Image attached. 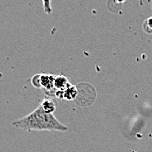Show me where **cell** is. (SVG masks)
<instances>
[{
    "mask_svg": "<svg viewBox=\"0 0 152 152\" xmlns=\"http://www.w3.org/2000/svg\"><path fill=\"white\" fill-rule=\"evenodd\" d=\"M12 125L25 130H67L66 126L61 124L53 114L46 112L41 105L28 115L14 121Z\"/></svg>",
    "mask_w": 152,
    "mask_h": 152,
    "instance_id": "obj_1",
    "label": "cell"
},
{
    "mask_svg": "<svg viewBox=\"0 0 152 152\" xmlns=\"http://www.w3.org/2000/svg\"><path fill=\"white\" fill-rule=\"evenodd\" d=\"M151 18H152V17H151Z\"/></svg>",
    "mask_w": 152,
    "mask_h": 152,
    "instance_id": "obj_9",
    "label": "cell"
},
{
    "mask_svg": "<svg viewBox=\"0 0 152 152\" xmlns=\"http://www.w3.org/2000/svg\"><path fill=\"white\" fill-rule=\"evenodd\" d=\"M67 80L66 78L63 77V76H59V77H55V80H54V87L58 88H66V86H67Z\"/></svg>",
    "mask_w": 152,
    "mask_h": 152,
    "instance_id": "obj_4",
    "label": "cell"
},
{
    "mask_svg": "<svg viewBox=\"0 0 152 152\" xmlns=\"http://www.w3.org/2000/svg\"><path fill=\"white\" fill-rule=\"evenodd\" d=\"M115 3H118V4H122V3H124L126 0H114Z\"/></svg>",
    "mask_w": 152,
    "mask_h": 152,
    "instance_id": "obj_8",
    "label": "cell"
},
{
    "mask_svg": "<svg viewBox=\"0 0 152 152\" xmlns=\"http://www.w3.org/2000/svg\"><path fill=\"white\" fill-rule=\"evenodd\" d=\"M76 95L75 88L74 86L67 85L66 86V90L64 93V97L66 99H74Z\"/></svg>",
    "mask_w": 152,
    "mask_h": 152,
    "instance_id": "obj_5",
    "label": "cell"
},
{
    "mask_svg": "<svg viewBox=\"0 0 152 152\" xmlns=\"http://www.w3.org/2000/svg\"><path fill=\"white\" fill-rule=\"evenodd\" d=\"M43 1V8L44 11L47 14L52 13V5H51V0H42Z\"/></svg>",
    "mask_w": 152,
    "mask_h": 152,
    "instance_id": "obj_7",
    "label": "cell"
},
{
    "mask_svg": "<svg viewBox=\"0 0 152 152\" xmlns=\"http://www.w3.org/2000/svg\"><path fill=\"white\" fill-rule=\"evenodd\" d=\"M41 107H43V109L47 112V113H51L53 114V112L55 110L56 106H55V103L51 100V99H45L42 103H41Z\"/></svg>",
    "mask_w": 152,
    "mask_h": 152,
    "instance_id": "obj_3",
    "label": "cell"
},
{
    "mask_svg": "<svg viewBox=\"0 0 152 152\" xmlns=\"http://www.w3.org/2000/svg\"><path fill=\"white\" fill-rule=\"evenodd\" d=\"M143 29L147 33L152 34V18L146 19L143 23Z\"/></svg>",
    "mask_w": 152,
    "mask_h": 152,
    "instance_id": "obj_6",
    "label": "cell"
},
{
    "mask_svg": "<svg viewBox=\"0 0 152 152\" xmlns=\"http://www.w3.org/2000/svg\"><path fill=\"white\" fill-rule=\"evenodd\" d=\"M55 77L51 75H40V87L45 88L47 90H51L54 86Z\"/></svg>",
    "mask_w": 152,
    "mask_h": 152,
    "instance_id": "obj_2",
    "label": "cell"
}]
</instances>
